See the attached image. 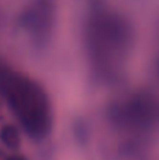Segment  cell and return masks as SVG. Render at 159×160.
Masks as SVG:
<instances>
[{"label":"cell","mask_w":159,"mask_h":160,"mask_svg":"<svg viewBox=\"0 0 159 160\" xmlns=\"http://www.w3.org/2000/svg\"><path fill=\"white\" fill-rule=\"evenodd\" d=\"M0 94L30 136L44 138L49 132L51 107L47 94L37 83L0 63Z\"/></svg>","instance_id":"obj_1"},{"label":"cell","mask_w":159,"mask_h":160,"mask_svg":"<svg viewBox=\"0 0 159 160\" xmlns=\"http://www.w3.org/2000/svg\"><path fill=\"white\" fill-rule=\"evenodd\" d=\"M87 38L92 56L103 66H113L123 59L130 44L127 25L118 17L109 14H103L90 22Z\"/></svg>","instance_id":"obj_2"},{"label":"cell","mask_w":159,"mask_h":160,"mask_svg":"<svg viewBox=\"0 0 159 160\" xmlns=\"http://www.w3.org/2000/svg\"><path fill=\"white\" fill-rule=\"evenodd\" d=\"M54 3L52 0H37L24 14L23 22L28 31L35 37H45L52 25Z\"/></svg>","instance_id":"obj_3"},{"label":"cell","mask_w":159,"mask_h":160,"mask_svg":"<svg viewBox=\"0 0 159 160\" xmlns=\"http://www.w3.org/2000/svg\"><path fill=\"white\" fill-rule=\"evenodd\" d=\"M0 141L8 149H17L20 146V143H21V138H20L18 131L13 125H4L0 129Z\"/></svg>","instance_id":"obj_4"},{"label":"cell","mask_w":159,"mask_h":160,"mask_svg":"<svg viewBox=\"0 0 159 160\" xmlns=\"http://www.w3.org/2000/svg\"><path fill=\"white\" fill-rule=\"evenodd\" d=\"M10 160H25V159H23V158H13V159H10Z\"/></svg>","instance_id":"obj_5"}]
</instances>
